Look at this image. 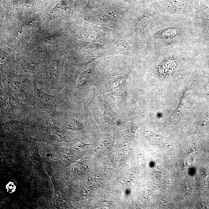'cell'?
<instances>
[{
	"mask_svg": "<svg viewBox=\"0 0 209 209\" xmlns=\"http://www.w3.org/2000/svg\"><path fill=\"white\" fill-rule=\"evenodd\" d=\"M35 94L37 100L42 107L45 108H50L52 107L54 101L53 96L47 95L36 88Z\"/></svg>",
	"mask_w": 209,
	"mask_h": 209,
	"instance_id": "obj_1",
	"label": "cell"
},
{
	"mask_svg": "<svg viewBox=\"0 0 209 209\" xmlns=\"http://www.w3.org/2000/svg\"><path fill=\"white\" fill-rule=\"evenodd\" d=\"M91 70H88L83 72L80 75L77 82V84L79 85L82 86L85 84L89 80L91 73Z\"/></svg>",
	"mask_w": 209,
	"mask_h": 209,
	"instance_id": "obj_2",
	"label": "cell"
},
{
	"mask_svg": "<svg viewBox=\"0 0 209 209\" xmlns=\"http://www.w3.org/2000/svg\"><path fill=\"white\" fill-rule=\"evenodd\" d=\"M177 34V31L174 29H169L158 33L157 37L160 38H171L174 37Z\"/></svg>",
	"mask_w": 209,
	"mask_h": 209,
	"instance_id": "obj_3",
	"label": "cell"
}]
</instances>
